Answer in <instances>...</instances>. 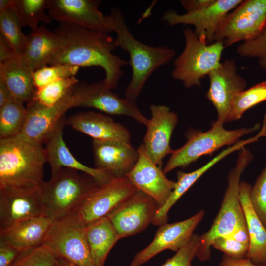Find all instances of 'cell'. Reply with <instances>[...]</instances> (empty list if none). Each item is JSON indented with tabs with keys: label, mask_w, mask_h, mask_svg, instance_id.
<instances>
[{
	"label": "cell",
	"mask_w": 266,
	"mask_h": 266,
	"mask_svg": "<svg viewBox=\"0 0 266 266\" xmlns=\"http://www.w3.org/2000/svg\"><path fill=\"white\" fill-rule=\"evenodd\" d=\"M55 32L58 43L49 66H99L104 71L103 80L106 86L111 89L117 87L123 74V67L129 61L113 54L114 39L108 33L64 23H61Z\"/></svg>",
	"instance_id": "obj_1"
},
{
	"label": "cell",
	"mask_w": 266,
	"mask_h": 266,
	"mask_svg": "<svg viewBox=\"0 0 266 266\" xmlns=\"http://www.w3.org/2000/svg\"><path fill=\"white\" fill-rule=\"evenodd\" d=\"M113 24L116 47L127 52L132 70L125 98L136 102L146 82L159 67L169 63L174 57V49L165 46L154 47L137 39L129 29L121 11L113 8L110 14Z\"/></svg>",
	"instance_id": "obj_2"
},
{
	"label": "cell",
	"mask_w": 266,
	"mask_h": 266,
	"mask_svg": "<svg viewBox=\"0 0 266 266\" xmlns=\"http://www.w3.org/2000/svg\"><path fill=\"white\" fill-rule=\"evenodd\" d=\"M47 162L42 144L20 135L0 139V188H35Z\"/></svg>",
	"instance_id": "obj_3"
},
{
	"label": "cell",
	"mask_w": 266,
	"mask_h": 266,
	"mask_svg": "<svg viewBox=\"0 0 266 266\" xmlns=\"http://www.w3.org/2000/svg\"><path fill=\"white\" fill-rule=\"evenodd\" d=\"M254 158L245 147L239 150L235 166L228 176L227 187L218 213L210 229L200 235V244L196 257L201 262L209 260L213 242L228 236L239 226L246 223L239 198V186L242 173Z\"/></svg>",
	"instance_id": "obj_4"
},
{
	"label": "cell",
	"mask_w": 266,
	"mask_h": 266,
	"mask_svg": "<svg viewBox=\"0 0 266 266\" xmlns=\"http://www.w3.org/2000/svg\"><path fill=\"white\" fill-rule=\"evenodd\" d=\"M100 185L88 175L70 168L52 173L51 179L38 187L46 217L54 221L75 211Z\"/></svg>",
	"instance_id": "obj_5"
},
{
	"label": "cell",
	"mask_w": 266,
	"mask_h": 266,
	"mask_svg": "<svg viewBox=\"0 0 266 266\" xmlns=\"http://www.w3.org/2000/svg\"><path fill=\"white\" fill-rule=\"evenodd\" d=\"M185 44L175 60L172 77L186 88L201 85V80L220 65L225 48L221 42L208 44L200 39L190 27L183 29Z\"/></svg>",
	"instance_id": "obj_6"
},
{
	"label": "cell",
	"mask_w": 266,
	"mask_h": 266,
	"mask_svg": "<svg viewBox=\"0 0 266 266\" xmlns=\"http://www.w3.org/2000/svg\"><path fill=\"white\" fill-rule=\"evenodd\" d=\"M260 127L257 124L250 128L228 130L223 124L215 121L210 129L202 132L190 129L185 133L187 141L182 147L174 150L163 169L165 174L178 167L185 168L199 158L212 154L225 146H232L244 135Z\"/></svg>",
	"instance_id": "obj_7"
},
{
	"label": "cell",
	"mask_w": 266,
	"mask_h": 266,
	"mask_svg": "<svg viewBox=\"0 0 266 266\" xmlns=\"http://www.w3.org/2000/svg\"><path fill=\"white\" fill-rule=\"evenodd\" d=\"M86 225L76 211L53 221L42 245L58 259L77 266H95L86 236Z\"/></svg>",
	"instance_id": "obj_8"
},
{
	"label": "cell",
	"mask_w": 266,
	"mask_h": 266,
	"mask_svg": "<svg viewBox=\"0 0 266 266\" xmlns=\"http://www.w3.org/2000/svg\"><path fill=\"white\" fill-rule=\"evenodd\" d=\"M266 27V0H246L228 13L219 24L213 42L228 47L257 36Z\"/></svg>",
	"instance_id": "obj_9"
},
{
	"label": "cell",
	"mask_w": 266,
	"mask_h": 266,
	"mask_svg": "<svg viewBox=\"0 0 266 266\" xmlns=\"http://www.w3.org/2000/svg\"><path fill=\"white\" fill-rule=\"evenodd\" d=\"M108 87L104 80L90 84H77L74 89V107H89L114 115L130 117L147 125L149 119L136 102L121 98Z\"/></svg>",
	"instance_id": "obj_10"
},
{
	"label": "cell",
	"mask_w": 266,
	"mask_h": 266,
	"mask_svg": "<svg viewBox=\"0 0 266 266\" xmlns=\"http://www.w3.org/2000/svg\"><path fill=\"white\" fill-rule=\"evenodd\" d=\"M100 3L91 0H49L47 9L51 19L61 23L108 33L113 32V22L110 15L99 9Z\"/></svg>",
	"instance_id": "obj_11"
},
{
	"label": "cell",
	"mask_w": 266,
	"mask_h": 266,
	"mask_svg": "<svg viewBox=\"0 0 266 266\" xmlns=\"http://www.w3.org/2000/svg\"><path fill=\"white\" fill-rule=\"evenodd\" d=\"M137 190L126 176L113 178L91 193L75 211L87 225L107 217Z\"/></svg>",
	"instance_id": "obj_12"
},
{
	"label": "cell",
	"mask_w": 266,
	"mask_h": 266,
	"mask_svg": "<svg viewBox=\"0 0 266 266\" xmlns=\"http://www.w3.org/2000/svg\"><path fill=\"white\" fill-rule=\"evenodd\" d=\"M204 214L200 210L185 220L160 225L152 242L136 254L130 266H140L164 250L178 251L190 241Z\"/></svg>",
	"instance_id": "obj_13"
},
{
	"label": "cell",
	"mask_w": 266,
	"mask_h": 266,
	"mask_svg": "<svg viewBox=\"0 0 266 266\" xmlns=\"http://www.w3.org/2000/svg\"><path fill=\"white\" fill-rule=\"evenodd\" d=\"M159 208L152 198L137 190L107 217L122 239L145 229L152 223Z\"/></svg>",
	"instance_id": "obj_14"
},
{
	"label": "cell",
	"mask_w": 266,
	"mask_h": 266,
	"mask_svg": "<svg viewBox=\"0 0 266 266\" xmlns=\"http://www.w3.org/2000/svg\"><path fill=\"white\" fill-rule=\"evenodd\" d=\"M208 77L210 85L206 97L217 111L216 121L223 124L227 122L233 101L246 89L247 82L238 74L236 63L232 59L221 62Z\"/></svg>",
	"instance_id": "obj_15"
},
{
	"label": "cell",
	"mask_w": 266,
	"mask_h": 266,
	"mask_svg": "<svg viewBox=\"0 0 266 266\" xmlns=\"http://www.w3.org/2000/svg\"><path fill=\"white\" fill-rule=\"evenodd\" d=\"M75 86L52 106L43 105L33 100L28 102L25 123L20 135L33 142L45 143L64 116L65 113L75 107Z\"/></svg>",
	"instance_id": "obj_16"
},
{
	"label": "cell",
	"mask_w": 266,
	"mask_h": 266,
	"mask_svg": "<svg viewBox=\"0 0 266 266\" xmlns=\"http://www.w3.org/2000/svg\"><path fill=\"white\" fill-rule=\"evenodd\" d=\"M242 0H216L212 5L202 9L179 14L173 10L166 11L163 20L171 26L179 24L192 25L194 32L208 44L213 42L217 28L225 16L236 7Z\"/></svg>",
	"instance_id": "obj_17"
},
{
	"label": "cell",
	"mask_w": 266,
	"mask_h": 266,
	"mask_svg": "<svg viewBox=\"0 0 266 266\" xmlns=\"http://www.w3.org/2000/svg\"><path fill=\"white\" fill-rule=\"evenodd\" d=\"M150 110L151 118L146 126L143 145L150 159L161 167L164 158L174 151L170 142L178 118L176 113L165 105L152 104Z\"/></svg>",
	"instance_id": "obj_18"
},
{
	"label": "cell",
	"mask_w": 266,
	"mask_h": 266,
	"mask_svg": "<svg viewBox=\"0 0 266 266\" xmlns=\"http://www.w3.org/2000/svg\"><path fill=\"white\" fill-rule=\"evenodd\" d=\"M38 187L0 188V229L28 218L46 216Z\"/></svg>",
	"instance_id": "obj_19"
},
{
	"label": "cell",
	"mask_w": 266,
	"mask_h": 266,
	"mask_svg": "<svg viewBox=\"0 0 266 266\" xmlns=\"http://www.w3.org/2000/svg\"><path fill=\"white\" fill-rule=\"evenodd\" d=\"M137 149L138 160L126 177L138 190L152 198L160 207L168 199L176 181L168 179L161 167L153 162L143 144Z\"/></svg>",
	"instance_id": "obj_20"
},
{
	"label": "cell",
	"mask_w": 266,
	"mask_h": 266,
	"mask_svg": "<svg viewBox=\"0 0 266 266\" xmlns=\"http://www.w3.org/2000/svg\"><path fill=\"white\" fill-rule=\"evenodd\" d=\"M96 168L114 178L125 177L136 163L139 153L130 143L93 140Z\"/></svg>",
	"instance_id": "obj_21"
},
{
	"label": "cell",
	"mask_w": 266,
	"mask_h": 266,
	"mask_svg": "<svg viewBox=\"0 0 266 266\" xmlns=\"http://www.w3.org/2000/svg\"><path fill=\"white\" fill-rule=\"evenodd\" d=\"M66 123L64 116L45 142L47 162L50 164L52 173L62 168H70L88 175L100 184L114 178L102 170L82 164L74 157L63 139V129Z\"/></svg>",
	"instance_id": "obj_22"
},
{
	"label": "cell",
	"mask_w": 266,
	"mask_h": 266,
	"mask_svg": "<svg viewBox=\"0 0 266 266\" xmlns=\"http://www.w3.org/2000/svg\"><path fill=\"white\" fill-rule=\"evenodd\" d=\"M75 130L98 141H116L130 143L128 129L112 118L93 111L80 112L66 120Z\"/></svg>",
	"instance_id": "obj_23"
},
{
	"label": "cell",
	"mask_w": 266,
	"mask_h": 266,
	"mask_svg": "<svg viewBox=\"0 0 266 266\" xmlns=\"http://www.w3.org/2000/svg\"><path fill=\"white\" fill-rule=\"evenodd\" d=\"M53 221L43 216L23 220L0 229V242L20 251L42 244Z\"/></svg>",
	"instance_id": "obj_24"
},
{
	"label": "cell",
	"mask_w": 266,
	"mask_h": 266,
	"mask_svg": "<svg viewBox=\"0 0 266 266\" xmlns=\"http://www.w3.org/2000/svg\"><path fill=\"white\" fill-rule=\"evenodd\" d=\"M58 43V37L55 32L44 26L38 27L27 35L20 58L32 71H34L49 65Z\"/></svg>",
	"instance_id": "obj_25"
},
{
	"label": "cell",
	"mask_w": 266,
	"mask_h": 266,
	"mask_svg": "<svg viewBox=\"0 0 266 266\" xmlns=\"http://www.w3.org/2000/svg\"><path fill=\"white\" fill-rule=\"evenodd\" d=\"M252 186L241 181L239 198L244 212L249 236V247L246 258L258 264H266V229L254 212L250 202Z\"/></svg>",
	"instance_id": "obj_26"
},
{
	"label": "cell",
	"mask_w": 266,
	"mask_h": 266,
	"mask_svg": "<svg viewBox=\"0 0 266 266\" xmlns=\"http://www.w3.org/2000/svg\"><path fill=\"white\" fill-rule=\"evenodd\" d=\"M32 72L20 57L0 63V78L12 97L23 103L32 100L36 92Z\"/></svg>",
	"instance_id": "obj_27"
},
{
	"label": "cell",
	"mask_w": 266,
	"mask_h": 266,
	"mask_svg": "<svg viewBox=\"0 0 266 266\" xmlns=\"http://www.w3.org/2000/svg\"><path fill=\"white\" fill-rule=\"evenodd\" d=\"M86 236L95 266H105L110 250L120 238L107 217L86 225Z\"/></svg>",
	"instance_id": "obj_28"
},
{
	"label": "cell",
	"mask_w": 266,
	"mask_h": 266,
	"mask_svg": "<svg viewBox=\"0 0 266 266\" xmlns=\"http://www.w3.org/2000/svg\"><path fill=\"white\" fill-rule=\"evenodd\" d=\"M224 157V154L221 152L195 170L190 172L178 171L177 173V180L173 190L165 204L158 209L152 224L160 226L167 223L168 214L171 207L203 174Z\"/></svg>",
	"instance_id": "obj_29"
},
{
	"label": "cell",
	"mask_w": 266,
	"mask_h": 266,
	"mask_svg": "<svg viewBox=\"0 0 266 266\" xmlns=\"http://www.w3.org/2000/svg\"><path fill=\"white\" fill-rule=\"evenodd\" d=\"M24 103L12 98L0 108V138L6 139L20 135L27 114Z\"/></svg>",
	"instance_id": "obj_30"
},
{
	"label": "cell",
	"mask_w": 266,
	"mask_h": 266,
	"mask_svg": "<svg viewBox=\"0 0 266 266\" xmlns=\"http://www.w3.org/2000/svg\"><path fill=\"white\" fill-rule=\"evenodd\" d=\"M47 2L46 0H14L12 9L21 27L34 30L40 22L51 23L52 19L45 12Z\"/></svg>",
	"instance_id": "obj_31"
},
{
	"label": "cell",
	"mask_w": 266,
	"mask_h": 266,
	"mask_svg": "<svg viewBox=\"0 0 266 266\" xmlns=\"http://www.w3.org/2000/svg\"><path fill=\"white\" fill-rule=\"evenodd\" d=\"M266 101V81L260 82L240 93L233 101L227 122L236 121L253 106Z\"/></svg>",
	"instance_id": "obj_32"
},
{
	"label": "cell",
	"mask_w": 266,
	"mask_h": 266,
	"mask_svg": "<svg viewBox=\"0 0 266 266\" xmlns=\"http://www.w3.org/2000/svg\"><path fill=\"white\" fill-rule=\"evenodd\" d=\"M18 18L12 8L0 12V36L19 57L23 52L27 35L22 31Z\"/></svg>",
	"instance_id": "obj_33"
},
{
	"label": "cell",
	"mask_w": 266,
	"mask_h": 266,
	"mask_svg": "<svg viewBox=\"0 0 266 266\" xmlns=\"http://www.w3.org/2000/svg\"><path fill=\"white\" fill-rule=\"evenodd\" d=\"M78 83V80L75 76L53 81L36 89L33 100L43 105L52 106L59 102Z\"/></svg>",
	"instance_id": "obj_34"
},
{
	"label": "cell",
	"mask_w": 266,
	"mask_h": 266,
	"mask_svg": "<svg viewBox=\"0 0 266 266\" xmlns=\"http://www.w3.org/2000/svg\"><path fill=\"white\" fill-rule=\"evenodd\" d=\"M58 259L43 245L20 252L9 266H55Z\"/></svg>",
	"instance_id": "obj_35"
},
{
	"label": "cell",
	"mask_w": 266,
	"mask_h": 266,
	"mask_svg": "<svg viewBox=\"0 0 266 266\" xmlns=\"http://www.w3.org/2000/svg\"><path fill=\"white\" fill-rule=\"evenodd\" d=\"M79 67L67 65H55L45 66L32 72L36 89L59 79L75 76Z\"/></svg>",
	"instance_id": "obj_36"
},
{
	"label": "cell",
	"mask_w": 266,
	"mask_h": 266,
	"mask_svg": "<svg viewBox=\"0 0 266 266\" xmlns=\"http://www.w3.org/2000/svg\"><path fill=\"white\" fill-rule=\"evenodd\" d=\"M236 51L241 57L256 58L260 67L266 71V27L256 37L239 44Z\"/></svg>",
	"instance_id": "obj_37"
},
{
	"label": "cell",
	"mask_w": 266,
	"mask_h": 266,
	"mask_svg": "<svg viewBox=\"0 0 266 266\" xmlns=\"http://www.w3.org/2000/svg\"><path fill=\"white\" fill-rule=\"evenodd\" d=\"M249 199L254 212L266 229V165L252 186Z\"/></svg>",
	"instance_id": "obj_38"
},
{
	"label": "cell",
	"mask_w": 266,
	"mask_h": 266,
	"mask_svg": "<svg viewBox=\"0 0 266 266\" xmlns=\"http://www.w3.org/2000/svg\"><path fill=\"white\" fill-rule=\"evenodd\" d=\"M212 247L228 257L242 259L246 258L249 245L228 236L217 238L213 242Z\"/></svg>",
	"instance_id": "obj_39"
},
{
	"label": "cell",
	"mask_w": 266,
	"mask_h": 266,
	"mask_svg": "<svg viewBox=\"0 0 266 266\" xmlns=\"http://www.w3.org/2000/svg\"><path fill=\"white\" fill-rule=\"evenodd\" d=\"M200 244V235L194 233L190 241L161 266H192Z\"/></svg>",
	"instance_id": "obj_40"
},
{
	"label": "cell",
	"mask_w": 266,
	"mask_h": 266,
	"mask_svg": "<svg viewBox=\"0 0 266 266\" xmlns=\"http://www.w3.org/2000/svg\"><path fill=\"white\" fill-rule=\"evenodd\" d=\"M21 251L0 242V266H9Z\"/></svg>",
	"instance_id": "obj_41"
},
{
	"label": "cell",
	"mask_w": 266,
	"mask_h": 266,
	"mask_svg": "<svg viewBox=\"0 0 266 266\" xmlns=\"http://www.w3.org/2000/svg\"><path fill=\"white\" fill-rule=\"evenodd\" d=\"M218 266H266V264H255L248 258L233 259L224 255Z\"/></svg>",
	"instance_id": "obj_42"
},
{
	"label": "cell",
	"mask_w": 266,
	"mask_h": 266,
	"mask_svg": "<svg viewBox=\"0 0 266 266\" xmlns=\"http://www.w3.org/2000/svg\"><path fill=\"white\" fill-rule=\"evenodd\" d=\"M216 0H181L180 3L187 12L195 11L212 5Z\"/></svg>",
	"instance_id": "obj_43"
},
{
	"label": "cell",
	"mask_w": 266,
	"mask_h": 266,
	"mask_svg": "<svg viewBox=\"0 0 266 266\" xmlns=\"http://www.w3.org/2000/svg\"><path fill=\"white\" fill-rule=\"evenodd\" d=\"M17 57L19 56L4 38L0 36V63L10 60Z\"/></svg>",
	"instance_id": "obj_44"
},
{
	"label": "cell",
	"mask_w": 266,
	"mask_h": 266,
	"mask_svg": "<svg viewBox=\"0 0 266 266\" xmlns=\"http://www.w3.org/2000/svg\"><path fill=\"white\" fill-rule=\"evenodd\" d=\"M229 236L249 245V236L246 223L238 227Z\"/></svg>",
	"instance_id": "obj_45"
},
{
	"label": "cell",
	"mask_w": 266,
	"mask_h": 266,
	"mask_svg": "<svg viewBox=\"0 0 266 266\" xmlns=\"http://www.w3.org/2000/svg\"><path fill=\"white\" fill-rule=\"evenodd\" d=\"M12 98L11 94L3 80L0 78V108Z\"/></svg>",
	"instance_id": "obj_46"
},
{
	"label": "cell",
	"mask_w": 266,
	"mask_h": 266,
	"mask_svg": "<svg viewBox=\"0 0 266 266\" xmlns=\"http://www.w3.org/2000/svg\"><path fill=\"white\" fill-rule=\"evenodd\" d=\"M14 0H0V12L5 10L12 8Z\"/></svg>",
	"instance_id": "obj_47"
},
{
	"label": "cell",
	"mask_w": 266,
	"mask_h": 266,
	"mask_svg": "<svg viewBox=\"0 0 266 266\" xmlns=\"http://www.w3.org/2000/svg\"><path fill=\"white\" fill-rule=\"evenodd\" d=\"M55 266H77L63 259H58V262Z\"/></svg>",
	"instance_id": "obj_48"
}]
</instances>
